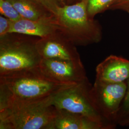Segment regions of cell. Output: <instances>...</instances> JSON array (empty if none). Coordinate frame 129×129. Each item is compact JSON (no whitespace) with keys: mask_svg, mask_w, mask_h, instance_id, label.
I'll list each match as a JSON object with an SVG mask.
<instances>
[{"mask_svg":"<svg viewBox=\"0 0 129 129\" xmlns=\"http://www.w3.org/2000/svg\"><path fill=\"white\" fill-rule=\"evenodd\" d=\"M58 32V28L53 15L38 20L22 18L12 21L9 34L16 33L39 38L49 37Z\"/></svg>","mask_w":129,"mask_h":129,"instance_id":"cell-9","label":"cell"},{"mask_svg":"<svg viewBox=\"0 0 129 129\" xmlns=\"http://www.w3.org/2000/svg\"><path fill=\"white\" fill-rule=\"evenodd\" d=\"M127 90V81L113 83L96 78L91 89L93 100L100 113L108 122L117 125V116Z\"/></svg>","mask_w":129,"mask_h":129,"instance_id":"cell-6","label":"cell"},{"mask_svg":"<svg viewBox=\"0 0 129 129\" xmlns=\"http://www.w3.org/2000/svg\"><path fill=\"white\" fill-rule=\"evenodd\" d=\"M36 45L42 59L82 62L76 45L59 32L47 37L39 38Z\"/></svg>","mask_w":129,"mask_h":129,"instance_id":"cell-8","label":"cell"},{"mask_svg":"<svg viewBox=\"0 0 129 129\" xmlns=\"http://www.w3.org/2000/svg\"><path fill=\"white\" fill-rule=\"evenodd\" d=\"M98 79L113 83L127 81L129 78V60L117 55H109L96 69Z\"/></svg>","mask_w":129,"mask_h":129,"instance_id":"cell-10","label":"cell"},{"mask_svg":"<svg viewBox=\"0 0 129 129\" xmlns=\"http://www.w3.org/2000/svg\"><path fill=\"white\" fill-rule=\"evenodd\" d=\"M23 18L38 20L47 17L31 0H9Z\"/></svg>","mask_w":129,"mask_h":129,"instance_id":"cell-12","label":"cell"},{"mask_svg":"<svg viewBox=\"0 0 129 129\" xmlns=\"http://www.w3.org/2000/svg\"><path fill=\"white\" fill-rule=\"evenodd\" d=\"M73 84L61 83L44 73L39 67L0 76V100L32 101L54 95Z\"/></svg>","mask_w":129,"mask_h":129,"instance_id":"cell-2","label":"cell"},{"mask_svg":"<svg viewBox=\"0 0 129 129\" xmlns=\"http://www.w3.org/2000/svg\"><path fill=\"white\" fill-rule=\"evenodd\" d=\"M118 0H87V9L88 15L94 18L97 14L110 9Z\"/></svg>","mask_w":129,"mask_h":129,"instance_id":"cell-13","label":"cell"},{"mask_svg":"<svg viewBox=\"0 0 129 129\" xmlns=\"http://www.w3.org/2000/svg\"><path fill=\"white\" fill-rule=\"evenodd\" d=\"M58 1H60V2H62V1H63V0H58Z\"/></svg>","mask_w":129,"mask_h":129,"instance_id":"cell-20","label":"cell"},{"mask_svg":"<svg viewBox=\"0 0 129 129\" xmlns=\"http://www.w3.org/2000/svg\"><path fill=\"white\" fill-rule=\"evenodd\" d=\"M39 69L47 76L61 83L74 84L88 79L82 62L42 59Z\"/></svg>","mask_w":129,"mask_h":129,"instance_id":"cell-7","label":"cell"},{"mask_svg":"<svg viewBox=\"0 0 129 129\" xmlns=\"http://www.w3.org/2000/svg\"><path fill=\"white\" fill-rule=\"evenodd\" d=\"M51 129H108L101 123L91 120L85 116L57 109V115Z\"/></svg>","mask_w":129,"mask_h":129,"instance_id":"cell-11","label":"cell"},{"mask_svg":"<svg viewBox=\"0 0 129 129\" xmlns=\"http://www.w3.org/2000/svg\"><path fill=\"white\" fill-rule=\"evenodd\" d=\"M110 9L121 10L129 14V0H118Z\"/></svg>","mask_w":129,"mask_h":129,"instance_id":"cell-18","label":"cell"},{"mask_svg":"<svg viewBox=\"0 0 129 129\" xmlns=\"http://www.w3.org/2000/svg\"><path fill=\"white\" fill-rule=\"evenodd\" d=\"M0 13L1 15L13 22L22 18L9 0H0Z\"/></svg>","mask_w":129,"mask_h":129,"instance_id":"cell-14","label":"cell"},{"mask_svg":"<svg viewBox=\"0 0 129 129\" xmlns=\"http://www.w3.org/2000/svg\"><path fill=\"white\" fill-rule=\"evenodd\" d=\"M87 0L60 6L54 17L58 32L76 46H86L102 40V28L88 15Z\"/></svg>","mask_w":129,"mask_h":129,"instance_id":"cell-3","label":"cell"},{"mask_svg":"<svg viewBox=\"0 0 129 129\" xmlns=\"http://www.w3.org/2000/svg\"><path fill=\"white\" fill-rule=\"evenodd\" d=\"M39 37L8 34L0 40V76L39 67L37 42Z\"/></svg>","mask_w":129,"mask_h":129,"instance_id":"cell-4","label":"cell"},{"mask_svg":"<svg viewBox=\"0 0 129 129\" xmlns=\"http://www.w3.org/2000/svg\"><path fill=\"white\" fill-rule=\"evenodd\" d=\"M118 125L121 126H129V116L122 120Z\"/></svg>","mask_w":129,"mask_h":129,"instance_id":"cell-19","label":"cell"},{"mask_svg":"<svg viewBox=\"0 0 129 129\" xmlns=\"http://www.w3.org/2000/svg\"><path fill=\"white\" fill-rule=\"evenodd\" d=\"M52 96L32 101L0 100V129H51L57 113Z\"/></svg>","mask_w":129,"mask_h":129,"instance_id":"cell-1","label":"cell"},{"mask_svg":"<svg viewBox=\"0 0 129 129\" xmlns=\"http://www.w3.org/2000/svg\"><path fill=\"white\" fill-rule=\"evenodd\" d=\"M46 9L51 12L54 16L57 13L60 6L58 4V0H35Z\"/></svg>","mask_w":129,"mask_h":129,"instance_id":"cell-16","label":"cell"},{"mask_svg":"<svg viewBox=\"0 0 129 129\" xmlns=\"http://www.w3.org/2000/svg\"><path fill=\"white\" fill-rule=\"evenodd\" d=\"M92 87L88 79L67 87L52 96V104L57 109L85 116L108 129H115L117 125L106 121L98 110L92 98Z\"/></svg>","mask_w":129,"mask_h":129,"instance_id":"cell-5","label":"cell"},{"mask_svg":"<svg viewBox=\"0 0 129 129\" xmlns=\"http://www.w3.org/2000/svg\"><path fill=\"white\" fill-rule=\"evenodd\" d=\"M12 21L4 16H0V38L9 34Z\"/></svg>","mask_w":129,"mask_h":129,"instance_id":"cell-17","label":"cell"},{"mask_svg":"<svg viewBox=\"0 0 129 129\" xmlns=\"http://www.w3.org/2000/svg\"><path fill=\"white\" fill-rule=\"evenodd\" d=\"M127 92L117 116L116 124L117 125L122 120L129 116V78L127 80Z\"/></svg>","mask_w":129,"mask_h":129,"instance_id":"cell-15","label":"cell"}]
</instances>
